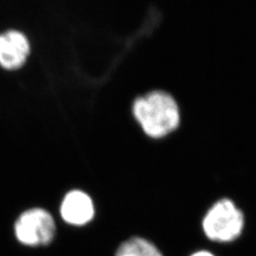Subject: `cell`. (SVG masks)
I'll use <instances>...</instances> for the list:
<instances>
[{
    "label": "cell",
    "mask_w": 256,
    "mask_h": 256,
    "mask_svg": "<svg viewBox=\"0 0 256 256\" xmlns=\"http://www.w3.org/2000/svg\"><path fill=\"white\" fill-rule=\"evenodd\" d=\"M132 112L148 137L160 138L174 131L180 120V108L167 92L155 90L135 100Z\"/></svg>",
    "instance_id": "obj_1"
},
{
    "label": "cell",
    "mask_w": 256,
    "mask_h": 256,
    "mask_svg": "<svg viewBox=\"0 0 256 256\" xmlns=\"http://www.w3.org/2000/svg\"><path fill=\"white\" fill-rule=\"evenodd\" d=\"M206 236L218 242H230L238 238L244 227V216L229 200L216 202L202 222Z\"/></svg>",
    "instance_id": "obj_2"
},
{
    "label": "cell",
    "mask_w": 256,
    "mask_h": 256,
    "mask_svg": "<svg viewBox=\"0 0 256 256\" xmlns=\"http://www.w3.org/2000/svg\"><path fill=\"white\" fill-rule=\"evenodd\" d=\"M56 225L48 210L34 208L20 214L14 224V234L25 246H46L54 238Z\"/></svg>",
    "instance_id": "obj_3"
},
{
    "label": "cell",
    "mask_w": 256,
    "mask_h": 256,
    "mask_svg": "<svg viewBox=\"0 0 256 256\" xmlns=\"http://www.w3.org/2000/svg\"><path fill=\"white\" fill-rule=\"evenodd\" d=\"M30 54L27 37L18 30H9L0 34V66L14 70L25 64Z\"/></svg>",
    "instance_id": "obj_4"
},
{
    "label": "cell",
    "mask_w": 256,
    "mask_h": 256,
    "mask_svg": "<svg viewBox=\"0 0 256 256\" xmlns=\"http://www.w3.org/2000/svg\"><path fill=\"white\" fill-rule=\"evenodd\" d=\"M60 214L64 222L74 226H82L90 222L95 214L92 198L81 190H72L64 196Z\"/></svg>",
    "instance_id": "obj_5"
},
{
    "label": "cell",
    "mask_w": 256,
    "mask_h": 256,
    "mask_svg": "<svg viewBox=\"0 0 256 256\" xmlns=\"http://www.w3.org/2000/svg\"><path fill=\"white\" fill-rule=\"evenodd\" d=\"M116 256H162V254L146 239L132 238L120 244Z\"/></svg>",
    "instance_id": "obj_6"
},
{
    "label": "cell",
    "mask_w": 256,
    "mask_h": 256,
    "mask_svg": "<svg viewBox=\"0 0 256 256\" xmlns=\"http://www.w3.org/2000/svg\"><path fill=\"white\" fill-rule=\"evenodd\" d=\"M212 256V254L210 252H204V250H202V252H196V254H194L192 256Z\"/></svg>",
    "instance_id": "obj_7"
}]
</instances>
